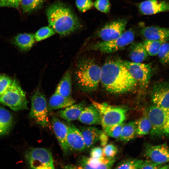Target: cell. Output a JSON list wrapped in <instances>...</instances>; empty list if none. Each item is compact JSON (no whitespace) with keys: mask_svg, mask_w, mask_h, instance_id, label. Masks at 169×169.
Listing matches in <instances>:
<instances>
[{"mask_svg":"<svg viewBox=\"0 0 169 169\" xmlns=\"http://www.w3.org/2000/svg\"><path fill=\"white\" fill-rule=\"evenodd\" d=\"M0 103L15 111L28 109L26 93L16 79L0 97Z\"/></svg>","mask_w":169,"mask_h":169,"instance_id":"cell-4","label":"cell"},{"mask_svg":"<svg viewBox=\"0 0 169 169\" xmlns=\"http://www.w3.org/2000/svg\"><path fill=\"white\" fill-rule=\"evenodd\" d=\"M46 13L49 26L61 36L68 35L82 26L79 19L72 10L61 2L51 4Z\"/></svg>","mask_w":169,"mask_h":169,"instance_id":"cell-2","label":"cell"},{"mask_svg":"<svg viewBox=\"0 0 169 169\" xmlns=\"http://www.w3.org/2000/svg\"><path fill=\"white\" fill-rule=\"evenodd\" d=\"M160 62L163 64H169V42L163 43L157 54Z\"/></svg>","mask_w":169,"mask_h":169,"instance_id":"cell-33","label":"cell"},{"mask_svg":"<svg viewBox=\"0 0 169 169\" xmlns=\"http://www.w3.org/2000/svg\"><path fill=\"white\" fill-rule=\"evenodd\" d=\"M141 33L146 40L169 41V28L151 26L142 28Z\"/></svg>","mask_w":169,"mask_h":169,"instance_id":"cell-18","label":"cell"},{"mask_svg":"<svg viewBox=\"0 0 169 169\" xmlns=\"http://www.w3.org/2000/svg\"><path fill=\"white\" fill-rule=\"evenodd\" d=\"M86 148H89L99 141L100 136L102 132L94 127H80Z\"/></svg>","mask_w":169,"mask_h":169,"instance_id":"cell-21","label":"cell"},{"mask_svg":"<svg viewBox=\"0 0 169 169\" xmlns=\"http://www.w3.org/2000/svg\"><path fill=\"white\" fill-rule=\"evenodd\" d=\"M127 21L120 19L109 22L104 25L98 33V37L103 41H108L120 36L125 32Z\"/></svg>","mask_w":169,"mask_h":169,"instance_id":"cell-11","label":"cell"},{"mask_svg":"<svg viewBox=\"0 0 169 169\" xmlns=\"http://www.w3.org/2000/svg\"><path fill=\"white\" fill-rule=\"evenodd\" d=\"M100 82L106 90L114 94L133 90L138 83L120 60L110 61L101 68Z\"/></svg>","mask_w":169,"mask_h":169,"instance_id":"cell-1","label":"cell"},{"mask_svg":"<svg viewBox=\"0 0 169 169\" xmlns=\"http://www.w3.org/2000/svg\"><path fill=\"white\" fill-rule=\"evenodd\" d=\"M78 120L87 125H99L101 122L100 113L92 104L84 108Z\"/></svg>","mask_w":169,"mask_h":169,"instance_id":"cell-19","label":"cell"},{"mask_svg":"<svg viewBox=\"0 0 169 169\" xmlns=\"http://www.w3.org/2000/svg\"><path fill=\"white\" fill-rule=\"evenodd\" d=\"M123 122L106 127L103 129L104 132L111 137L118 138L120 136L122 127L124 125Z\"/></svg>","mask_w":169,"mask_h":169,"instance_id":"cell-34","label":"cell"},{"mask_svg":"<svg viewBox=\"0 0 169 169\" xmlns=\"http://www.w3.org/2000/svg\"><path fill=\"white\" fill-rule=\"evenodd\" d=\"M147 113L151 124V135L169 136V108H162L154 105L149 107Z\"/></svg>","mask_w":169,"mask_h":169,"instance_id":"cell-5","label":"cell"},{"mask_svg":"<svg viewBox=\"0 0 169 169\" xmlns=\"http://www.w3.org/2000/svg\"><path fill=\"white\" fill-rule=\"evenodd\" d=\"M91 100L92 104L100 113V124L103 128L123 122L125 120L126 109L105 103L97 102L92 100Z\"/></svg>","mask_w":169,"mask_h":169,"instance_id":"cell-6","label":"cell"},{"mask_svg":"<svg viewBox=\"0 0 169 169\" xmlns=\"http://www.w3.org/2000/svg\"><path fill=\"white\" fill-rule=\"evenodd\" d=\"M162 165L156 163L148 159L143 161L139 169H160L161 168Z\"/></svg>","mask_w":169,"mask_h":169,"instance_id":"cell-39","label":"cell"},{"mask_svg":"<svg viewBox=\"0 0 169 169\" xmlns=\"http://www.w3.org/2000/svg\"><path fill=\"white\" fill-rule=\"evenodd\" d=\"M29 117L43 127L49 125L48 108L46 99L40 90L37 89L31 98V108Z\"/></svg>","mask_w":169,"mask_h":169,"instance_id":"cell-7","label":"cell"},{"mask_svg":"<svg viewBox=\"0 0 169 169\" xmlns=\"http://www.w3.org/2000/svg\"><path fill=\"white\" fill-rule=\"evenodd\" d=\"M151 97L154 105L162 108H169V82L156 83L153 87Z\"/></svg>","mask_w":169,"mask_h":169,"instance_id":"cell-12","label":"cell"},{"mask_svg":"<svg viewBox=\"0 0 169 169\" xmlns=\"http://www.w3.org/2000/svg\"><path fill=\"white\" fill-rule=\"evenodd\" d=\"M55 92L64 97L72 98L71 73L69 69L67 70L61 79Z\"/></svg>","mask_w":169,"mask_h":169,"instance_id":"cell-22","label":"cell"},{"mask_svg":"<svg viewBox=\"0 0 169 169\" xmlns=\"http://www.w3.org/2000/svg\"><path fill=\"white\" fill-rule=\"evenodd\" d=\"M165 42L163 40L145 39L143 44L148 54L154 56L157 55L161 44Z\"/></svg>","mask_w":169,"mask_h":169,"instance_id":"cell-29","label":"cell"},{"mask_svg":"<svg viewBox=\"0 0 169 169\" xmlns=\"http://www.w3.org/2000/svg\"><path fill=\"white\" fill-rule=\"evenodd\" d=\"M101 72V68L93 60L85 58L79 59L74 74L78 86L85 92L95 91L100 82Z\"/></svg>","mask_w":169,"mask_h":169,"instance_id":"cell-3","label":"cell"},{"mask_svg":"<svg viewBox=\"0 0 169 169\" xmlns=\"http://www.w3.org/2000/svg\"><path fill=\"white\" fill-rule=\"evenodd\" d=\"M21 0H0V7H9L16 8H18Z\"/></svg>","mask_w":169,"mask_h":169,"instance_id":"cell-40","label":"cell"},{"mask_svg":"<svg viewBox=\"0 0 169 169\" xmlns=\"http://www.w3.org/2000/svg\"><path fill=\"white\" fill-rule=\"evenodd\" d=\"M68 126L67 141L69 149L77 151H82L86 149L80 130L72 123H69Z\"/></svg>","mask_w":169,"mask_h":169,"instance_id":"cell-15","label":"cell"},{"mask_svg":"<svg viewBox=\"0 0 169 169\" xmlns=\"http://www.w3.org/2000/svg\"><path fill=\"white\" fill-rule=\"evenodd\" d=\"M45 0H21L20 4L23 12L29 13L39 8Z\"/></svg>","mask_w":169,"mask_h":169,"instance_id":"cell-30","label":"cell"},{"mask_svg":"<svg viewBox=\"0 0 169 169\" xmlns=\"http://www.w3.org/2000/svg\"><path fill=\"white\" fill-rule=\"evenodd\" d=\"M117 152V147L113 144H106L103 148L104 156L108 158L115 157Z\"/></svg>","mask_w":169,"mask_h":169,"instance_id":"cell-37","label":"cell"},{"mask_svg":"<svg viewBox=\"0 0 169 169\" xmlns=\"http://www.w3.org/2000/svg\"><path fill=\"white\" fill-rule=\"evenodd\" d=\"M115 161V157L110 158L103 156L94 158L84 156L80 159L78 168L110 169Z\"/></svg>","mask_w":169,"mask_h":169,"instance_id":"cell-14","label":"cell"},{"mask_svg":"<svg viewBox=\"0 0 169 169\" xmlns=\"http://www.w3.org/2000/svg\"><path fill=\"white\" fill-rule=\"evenodd\" d=\"M84 102L74 104L58 112L59 115L62 118L71 121L78 119L82 110L85 107Z\"/></svg>","mask_w":169,"mask_h":169,"instance_id":"cell-20","label":"cell"},{"mask_svg":"<svg viewBox=\"0 0 169 169\" xmlns=\"http://www.w3.org/2000/svg\"><path fill=\"white\" fill-rule=\"evenodd\" d=\"M108 141V136L104 132H102L99 138L101 146H105L107 144Z\"/></svg>","mask_w":169,"mask_h":169,"instance_id":"cell-42","label":"cell"},{"mask_svg":"<svg viewBox=\"0 0 169 169\" xmlns=\"http://www.w3.org/2000/svg\"><path fill=\"white\" fill-rule=\"evenodd\" d=\"M94 6L98 11L104 13H108L110 8L109 0H96L94 3Z\"/></svg>","mask_w":169,"mask_h":169,"instance_id":"cell-35","label":"cell"},{"mask_svg":"<svg viewBox=\"0 0 169 169\" xmlns=\"http://www.w3.org/2000/svg\"><path fill=\"white\" fill-rule=\"evenodd\" d=\"M151 124L148 118L147 111H145L142 116L137 120L136 127V135L144 136L150 132Z\"/></svg>","mask_w":169,"mask_h":169,"instance_id":"cell-28","label":"cell"},{"mask_svg":"<svg viewBox=\"0 0 169 169\" xmlns=\"http://www.w3.org/2000/svg\"><path fill=\"white\" fill-rule=\"evenodd\" d=\"M35 40L34 34L31 33H21L14 38L15 44L21 50H29L35 43Z\"/></svg>","mask_w":169,"mask_h":169,"instance_id":"cell-24","label":"cell"},{"mask_svg":"<svg viewBox=\"0 0 169 169\" xmlns=\"http://www.w3.org/2000/svg\"><path fill=\"white\" fill-rule=\"evenodd\" d=\"M13 118L8 110L0 106V136L7 133L13 124Z\"/></svg>","mask_w":169,"mask_h":169,"instance_id":"cell-26","label":"cell"},{"mask_svg":"<svg viewBox=\"0 0 169 169\" xmlns=\"http://www.w3.org/2000/svg\"></svg>","mask_w":169,"mask_h":169,"instance_id":"cell-43","label":"cell"},{"mask_svg":"<svg viewBox=\"0 0 169 169\" xmlns=\"http://www.w3.org/2000/svg\"><path fill=\"white\" fill-rule=\"evenodd\" d=\"M25 158L31 168H54L52 154L50 151L46 149L42 148L30 149L26 152Z\"/></svg>","mask_w":169,"mask_h":169,"instance_id":"cell-8","label":"cell"},{"mask_svg":"<svg viewBox=\"0 0 169 169\" xmlns=\"http://www.w3.org/2000/svg\"><path fill=\"white\" fill-rule=\"evenodd\" d=\"M134 34L133 30H128L115 39L95 44L91 47L90 49L103 53L115 52L132 43L134 39Z\"/></svg>","mask_w":169,"mask_h":169,"instance_id":"cell-9","label":"cell"},{"mask_svg":"<svg viewBox=\"0 0 169 169\" xmlns=\"http://www.w3.org/2000/svg\"><path fill=\"white\" fill-rule=\"evenodd\" d=\"M75 3L79 10L82 12L90 9L94 6L91 0H76Z\"/></svg>","mask_w":169,"mask_h":169,"instance_id":"cell-36","label":"cell"},{"mask_svg":"<svg viewBox=\"0 0 169 169\" xmlns=\"http://www.w3.org/2000/svg\"><path fill=\"white\" fill-rule=\"evenodd\" d=\"M145 155L153 161L163 164L169 161V147L165 143L155 146L147 145Z\"/></svg>","mask_w":169,"mask_h":169,"instance_id":"cell-13","label":"cell"},{"mask_svg":"<svg viewBox=\"0 0 169 169\" xmlns=\"http://www.w3.org/2000/svg\"><path fill=\"white\" fill-rule=\"evenodd\" d=\"M143 161L138 159H128L118 163L115 169H136L139 167Z\"/></svg>","mask_w":169,"mask_h":169,"instance_id":"cell-31","label":"cell"},{"mask_svg":"<svg viewBox=\"0 0 169 169\" xmlns=\"http://www.w3.org/2000/svg\"><path fill=\"white\" fill-rule=\"evenodd\" d=\"M12 82V79L7 75H3L0 76V97L5 92Z\"/></svg>","mask_w":169,"mask_h":169,"instance_id":"cell-38","label":"cell"},{"mask_svg":"<svg viewBox=\"0 0 169 169\" xmlns=\"http://www.w3.org/2000/svg\"><path fill=\"white\" fill-rule=\"evenodd\" d=\"M141 12L145 15H151L169 11V2L159 0H147L138 5Z\"/></svg>","mask_w":169,"mask_h":169,"instance_id":"cell-16","label":"cell"},{"mask_svg":"<svg viewBox=\"0 0 169 169\" xmlns=\"http://www.w3.org/2000/svg\"><path fill=\"white\" fill-rule=\"evenodd\" d=\"M90 157L98 158L104 156L103 149L100 147H96L93 148L90 152Z\"/></svg>","mask_w":169,"mask_h":169,"instance_id":"cell-41","label":"cell"},{"mask_svg":"<svg viewBox=\"0 0 169 169\" xmlns=\"http://www.w3.org/2000/svg\"><path fill=\"white\" fill-rule=\"evenodd\" d=\"M137 120L130 121L124 125L119 141L127 142L134 138L136 135Z\"/></svg>","mask_w":169,"mask_h":169,"instance_id":"cell-27","label":"cell"},{"mask_svg":"<svg viewBox=\"0 0 169 169\" xmlns=\"http://www.w3.org/2000/svg\"><path fill=\"white\" fill-rule=\"evenodd\" d=\"M75 102L72 98L64 97L55 92L49 100V106L52 109L57 110L65 108Z\"/></svg>","mask_w":169,"mask_h":169,"instance_id":"cell-23","label":"cell"},{"mask_svg":"<svg viewBox=\"0 0 169 169\" xmlns=\"http://www.w3.org/2000/svg\"><path fill=\"white\" fill-rule=\"evenodd\" d=\"M142 88L148 86L151 74L150 64L119 60Z\"/></svg>","mask_w":169,"mask_h":169,"instance_id":"cell-10","label":"cell"},{"mask_svg":"<svg viewBox=\"0 0 169 169\" xmlns=\"http://www.w3.org/2000/svg\"><path fill=\"white\" fill-rule=\"evenodd\" d=\"M129 55L131 62L141 63L147 58L148 54L143 43L138 42L132 45Z\"/></svg>","mask_w":169,"mask_h":169,"instance_id":"cell-25","label":"cell"},{"mask_svg":"<svg viewBox=\"0 0 169 169\" xmlns=\"http://www.w3.org/2000/svg\"><path fill=\"white\" fill-rule=\"evenodd\" d=\"M51 122L54 132L61 147L64 152L67 154L69 150L67 141L68 125L56 117H53Z\"/></svg>","mask_w":169,"mask_h":169,"instance_id":"cell-17","label":"cell"},{"mask_svg":"<svg viewBox=\"0 0 169 169\" xmlns=\"http://www.w3.org/2000/svg\"><path fill=\"white\" fill-rule=\"evenodd\" d=\"M55 33L54 31L49 26L42 27L34 34L35 41H40L46 39Z\"/></svg>","mask_w":169,"mask_h":169,"instance_id":"cell-32","label":"cell"}]
</instances>
